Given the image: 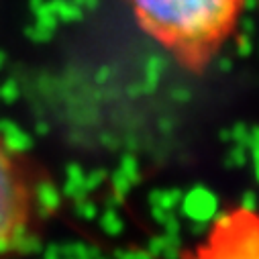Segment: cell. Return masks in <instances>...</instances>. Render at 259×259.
Instances as JSON below:
<instances>
[{"mask_svg": "<svg viewBox=\"0 0 259 259\" xmlns=\"http://www.w3.org/2000/svg\"><path fill=\"white\" fill-rule=\"evenodd\" d=\"M184 259H259V210L247 204L227 208Z\"/></svg>", "mask_w": 259, "mask_h": 259, "instance_id": "obj_3", "label": "cell"}, {"mask_svg": "<svg viewBox=\"0 0 259 259\" xmlns=\"http://www.w3.org/2000/svg\"><path fill=\"white\" fill-rule=\"evenodd\" d=\"M39 227V194L21 155L0 137V259L33 243Z\"/></svg>", "mask_w": 259, "mask_h": 259, "instance_id": "obj_2", "label": "cell"}, {"mask_svg": "<svg viewBox=\"0 0 259 259\" xmlns=\"http://www.w3.org/2000/svg\"><path fill=\"white\" fill-rule=\"evenodd\" d=\"M139 29L190 74H204L235 37L245 0H126Z\"/></svg>", "mask_w": 259, "mask_h": 259, "instance_id": "obj_1", "label": "cell"}]
</instances>
